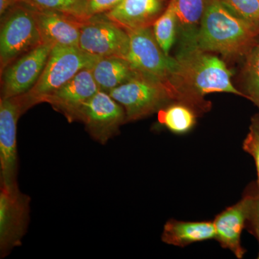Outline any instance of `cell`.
<instances>
[{"instance_id": "obj_1", "label": "cell", "mask_w": 259, "mask_h": 259, "mask_svg": "<svg viewBox=\"0 0 259 259\" xmlns=\"http://www.w3.org/2000/svg\"><path fill=\"white\" fill-rule=\"evenodd\" d=\"M177 67L171 83L179 102L188 105L197 114L208 110L210 103L204 97L214 93L234 94L248 99L232 83V73L226 63L198 47L179 49Z\"/></svg>"}, {"instance_id": "obj_2", "label": "cell", "mask_w": 259, "mask_h": 259, "mask_svg": "<svg viewBox=\"0 0 259 259\" xmlns=\"http://www.w3.org/2000/svg\"><path fill=\"white\" fill-rule=\"evenodd\" d=\"M259 37V26L233 14L221 0H205L197 47L228 59L245 56Z\"/></svg>"}, {"instance_id": "obj_3", "label": "cell", "mask_w": 259, "mask_h": 259, "mask_svg": "<svg viewBox=\"0 0 259 259\" xmlns=\"http://www.w3.org/2000/svg\"><path fill=\"white\" fill-rule=\"evenodd\" d=\"M100 57L89 54L79 47L55 45L36 84L25 95L19 96L24 112L60 88L84 69H92Z\"/></svg>"}, {"instance_id": "obj_4", "label": "cell", "mask_w": 259, "mask_h": 259, "mask_svg": "<svg viewBox=\"0 0 259 259\" xmlns=\"http://www.w3.org/2000/svg\"><path fill=\"white\" fill-rule=\"evenodd\" d=\"M109 95L123 107L126 122L141 120L170 104L179 102L177 93L171 87L138 71Z\"/></svg>"}, {"instance_id": "obj_5", "label": "cell", "mask_w": 259, "mask_h": 259, "mask_svg": "<svg viewBox=\"0 0 259 259\" xmlns=\"http://www.w3.org/2000/svg\"><path fill=\"white\" fill-rule=\"evenodd\" d=\"M42 42L33 10L19 3L1 17L0 69Z\"/></svg>"}, {"instance_id": "obj_6", "label": "cell", "mask_w": 259, "mask_h": 259, "mask_svg": "<svg viewBox=\"0 0 259 259\" xmlns=\"http://www.w3.org/2000/svg\"><path fill=\"white\" fill-rule=\"evenodd\" d=\"M127 31L130 49L126 59L132 67L138 72L159 80L173 89L171 81L177 67L176 58L164 54L155 38L151 27Z\"/></svg>"}, {"instance_id": "obj_7", "label": "cell", "mask_w": 259, "mask_h": 259, "mask_svg": "<svg viewBox=\"0 0 259 259\" xmlns=\"http://www.w3.org/2000/svg\"><path fill=\"white\" fill-rule=\"evenodd\" d=\"M30 201L18 185H0V256L22 245L30 221Z\"/></svg>"}, {"instance_id": "obj_8", "label": "cell", "mask_w": 259, "mask_h": 259, "mask_svg": "<svg viewBox=\"0 0 259 259\" xmlns=\"http://www.w3.org/2000/svg\"><path fill=\"white\" fill-rule=\"evenodd\" d=\"M79 48L98 57L126 59L130 49L128 32L104 14L94 15L83 24Z\"/></svg>"}, {"instance_id": "obj_9", "label": "cell", "mask_w": 259, "mask_h": 259, "mask_svg": "<svg viewBox=\"0 0 259 259\" xmlns=\"http://www.w3.org/2000/svg\"><path fill=\"white\" fill-rule=\"evenodd\" d=\"M78 122H82L94 141L105 145L126 123L125 111L109 93L100 90L81 109Z\"/></svg>"}, {"instance_id": "obj_10", "label": "cell", "mask_w": 259, "mask_h": 259, "mask_svg": "<svg viewBox=\"0 0 259 259\" xmlns=\"http://www.w3.org/2000/svg\"><path fill=\"white\" fill-rule=\"evenodd\" d=\"M54 46L44 42L5 68L1 71V99L28 93L41 76Z\"/></svg>"}, {"instance_id": "obj_11", "label": "cell", "mask_w": 259, "mask_h": 259, "mask_svg": "<svg viewBox=\"0 0 259 259\" xmlns=\"http://www.w3.org/2000/svg\"><path fill=\"white\" fill-rule=\"evenodd\" d=\"M24 113L18 97L0 99V185H18L17 126Z\"/></svg>"}, {"instance_id": "obj_12", "label": "cell", "mask_w": 259, "mask_h": 259, "mask_svg": "<svg viewBox=\"0 0 259 259\" xmlns=\"http://www.w3.org/2000/svg\"><path fill=\"white\" fill-rule=\"evenodd\" d=\"M98 91L100 90L94 79L92 69H84L60 88L44 97L41 103L50 104L69 122H76L85 104Z\"/></svg>"}, {"instance_id": "obj_13", "label": "cell", "mask_w": 259, "mask_h": 259, "mask_svg": "<svg viewBox=\"0 0 259 259\" xmlns=\"http://www.w3.org/2000/svg\"><path fill=\"white\" fill-rule=\"evenodd\" d=\"M255 199V196H245L238 203L218 214L213 221L215 239L238 258H243L245 253L241 245V234L245 223L249 219Z\"/></svg>"}, {"instance_id": "obj_14", "label": "cell", "mask_w": 259, "mask_h": 259, "mask_svg": "<svg viewBox=\"0 0 259 259\" xmlns=\"http://www.w3.org/2000/svg\"><path fill=\"white\" fill-rule=\"evenodd\" d=\"M32 10L42 42L79 47L85 21L59 12Z\"/></svg>"}, {"instance_id": "obj_15", "label": "cell", "mask_w": 259, "mask_h": 259, "mask_svg": "<svg viewBox=\"0 0 259 259\" xmlns=\"http://www.w3.org/2000/svg\"><path fill=\"white\" fill-rule=\"evenodd\" d=\"M163 10V0H122L104 15L121 28L130 30L152 27Z\"/></svg>"}, {"instance_id": "obj_16", "label": "cell", "mask_w": 259, "mask_h": 259, "mask_svg": "<svg viewBox=\"0 0 259 259\" xmlns=\"http://www.w3.org/2000/svg\"><path fill=\"white\" fill-rule=\"evenodd\" d=\"M215 238L213 222H185L175 220H171L165 224L161 236L162 241L165 243L180 247Z\"/></svg>"}, {"instance_id": "obj_17", "label": "cell", "mask_w": 259, "mask_h": 259, "mask_svg": "<svg viewBox=\"0 0 259 259\" xmlns=\"http://www.w3.org/2000/svg\"><path fill=\"white\" fill-rule=\"evenodd\" d=\"M99 90L109 93L132 78L137 71L125 58L100 57L92 68Z\"/></svg>"}, {"instance_id": "obj_18", "label": "cell", "mask_w": 259, "mask_h": 259, "mask_svg": "<svg viewBox=\"0 0 259 259\" xmlns=\"http://www.w3.org/2000/svg\"><path fill=\"white\" fill-rule=\"evenodd\" d=\"M180 49H192L197 47V35L203 15L205 0H175Z\"/></svg>"}, {"instance_id": "obj_19", "label": "cell", "mask_w": 259, "mask_h": 259, "mask_svg": "<svg viewBox=\"0 0 259 259\" xmlns=\"http://www.w3.org/2000/svg\"><path fill=\"white\" fill-rule=\"evenodd\" d=\"M197 114L192 107L182 102H174L158 112V120L174 134H184L195 125Z\"/></svg>"}, {"instance_id": "obj_20", "label": "cell", "mask_w": 259, "mask_h": 259, "mask_svg": "<svg viewBox=\"0 0 259 259\" xmlns=\"http://www.w3.org/2000/svg\"><path fill=\"white\" fill-rule=\"evenodd\" d=\"M155 38L162 50L167 56L176 40L178 18H177L175 0H171L164 11L158 17L153 25Z\"/></svg>"}, {"instance_id": "obj_21", "label": "cell", "mask_w": 259, "mask_h": 259, "mask_svg": "<svg viewBox=\"0 0 259 259\" xmlns=\"http://www.w3.org/2000/svg\"><path fill=\"white\" fill-rule=\"evenodd\" d=\"M19 3L32 9L59 12L77 18L88 20L89 0H19Z\"/></svg>"}, {"instance_id": "obj_22", "label": "cell", "mask_w": 259, "mask_h": 259, "mask_svg": "<svg viewBox=\"0 0 259 259\" xmlns=\"http://www.w3.org/2000/svg\"><path fill=\"white\" fill-rule=\"evenodd\" d=\"M243 74L245 95L259 110V37L245 56Z\"/></svg>"}, {"instance_id": "obj_23", "label": "cell", "mask_w": 259, "mask_h": 259, "mask_svg": "<svg viewBox=\"0 0 259 259\" xmlns=\"http://www.w3.org/2000/svg\"><path fill=\"white\" fill-rule=\"evenodd\" d=\"M221 1L233 14L259 26V0Z\"/></svg>"}, {"instance_id": "obj_24", "label": "cell", "mask_w": 259, "mask_h": 259, "mask_svg": "<svg viewBox=\"0 0 259 259\" xmlns=\"http://www.w3.org/2000/svg\"><path fill=\"white\" fill-rule=\"evenodd\" d=\"M243 148L254 158L259 186V129L255 126H250L249 133L243 142Z\"/></svg>"}, {"instance_id": "obj_25", "label": "cell", "mask_w": 259, "mask_h": 259, "mask_svg": "<svg viewBox=\"0 0 259 259\" xmlns=\"http://www.w3.org/2000/svg\"><path fill=\"white\" fill-rule=\"evenodd\" d=\"M122 0H89V18L94 15L105 14L116 8Z\"/></svg>"}, {"instance_id": "obj_26", "label": "cell", "mask_w": 259, "mask_h": 259, "mask_svg": "<svg viewBox=\"0 0 259 259\" xmlns=\"http://www.w3.org/2000/svg\"><path fill=\"white\" fill-rule=\"evenodd\" d=\"M259 189V186H258ZM248 221L252 223L253 229L255 234H256L258 240L259 239V191L257 195H255L254 204H253V209L250 212L249 219Z\"/></svg>"}, {"instance_id": "obj_27", "label": "cell", "mask_w": 259, "mask_h": 259, "mask_svg": "<svg viewBox=\"0 0 259 259\" xmlns=\"http://www.w3.org/2000/svg\"><path fill=\"white\" fill-rule=\"evenodd\" d=\"M19 4V0H0V15H4L10 8Z\"/></svg>"}, {"instance_id": "obj_28", "label": "cell", "mask_w": 259, "mask_h": 259, "mask_svg": "<svg viewBox=\"0 0 259 259\" xmlns=\"http://www.w3.org/2000/svg\"><path fill=\"white\" fill-rule=\"evenodd\" d=\"M252 125L259 129V114L252 120Z\"/></svg>"}, {"instance_id": "obj_29", "label": "cell", "mask_w": 259, "mask_h": 259, "mask_svg": "<svg viewBox=\"0 0 259 259\" xmlns=\"http://www.w3.org/2000/svg\"><path fill=\"white\" fill-rule=\"evenodd\" d=\"M258 243H259V239H258ZM258 258H259V253H258Z\"/></svg>"}]
</instances>
